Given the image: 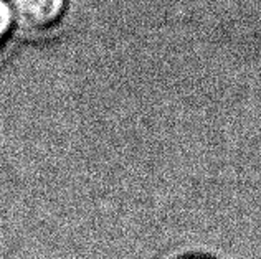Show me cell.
Segmentation results:
<instances>
[{"label": "cell", "instance_id": "6da1fadb", "mask_svg": "<svg viewBox=\"0 0 261 259\" xmlns=\"http://www.w3.org/2000/svg\"><path fill=\"white\" fill-rule=\"evenodd\" d=\"M12 18L25 33L48 35L63 22L68 0H7Z\"/></svg>", "mask_w": 261, "mask_h": 259}, {"label": "cell", "instance_id": "7a4b0ae2", "mask_svg": "<svg viewBox=\"0 0 261 259\" xmlns=\"http://www.w3.org/2000/svg\"><path fill=\"white\" fill-rule=\"evenodd\" d=\"M10 25H12V13L9 9V4L5 0H0V51L4 50L7 38H9Z\"/></svg>", "mask_w": 261, "mask_h": 259}, {"label": "cell", "instance_id": "3957f363", "mask_svg": "<svg viewBox=\"0 0 261 259\" xmlns=\"http://www.w3.org/2000/svg\"><path fill=\"white\" fill-rule=\"evenodd\" d=\"M178 259H210L205 256H185V257H178Z\"/></svg>", "mask_w": 261, "mask_h": 259}]
</instances>
